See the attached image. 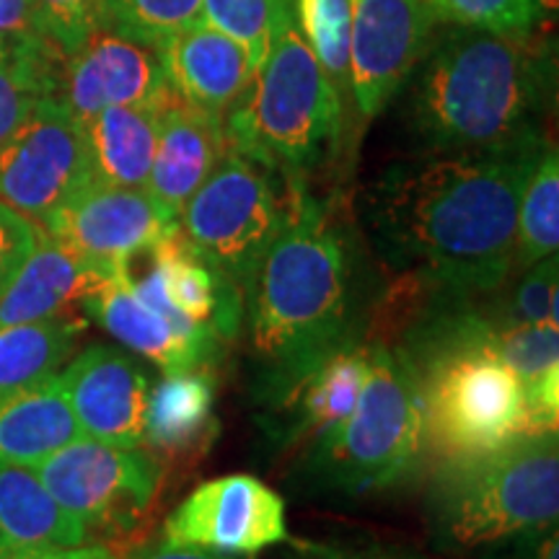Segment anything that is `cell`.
I'll return each instance as SVG.
<instances>
[{"mask_svg": "<svg viewBox=\"0 0 559 559\" xmlns=\"http://www.w3.org/2000/svg\"><path fill=\"white\" fill-rule=\"evenodd\" d=\"M293 0H202V21L247 50L254 73L267 60Z\"/></svg>", "mask_w": 559, "mask_h": 559, "instance_id": "obj_30", "label": "cell"}, {"mask_svg": "<svg viewBox=\"0 0 559 559\" xmlns=\"http://www.w3.org/2000/svg\"><path fill=\"white\" fill-rule=\"evenodd\" d=\"M83 311L130 353L151 360L164 373L207 368L218 360L221 334L185 317L171 304L156 267L140 280H132L130 267L122 270L83 304Z\"/></svg>", "mask_w": 559, "mask_h": 559, "instance_id": "obj_11", "label": "cell"}, {"mask_svg": "<svg viewBox=\"0 0 559 559\" xmlns=\"http://www.w3.org/2000/svg\"><path fill=\"white\" fill-rule=\"evenodd\" d=\"M34 469L62 510L86 526L91 539L135 526L164 485V464L153 451L117 449L83 436Z\"/></svg>", "mask_w": 559, "mask_h": 559, "instance_id": "obj_9", "label": "cell"}, {"mask_svg": "<svg viewBox=\"0 0 559 559\" xmlns=\"http://www.w3.org/2000/svg\"><path fill=\"white\" fill-rule=\"evenodd\" d=\"M226 148L221 117L181 102L171 91L160 111L158 143L145 190L171 218L179 221L181 207L221 164Z\"/></svg>", "mask_w": 559, "mask_h": 559, "instance_id": "obj_18", "label": "cell"}, {"mask_svg": "<svg viewBox=\"0 0 559 559\" xmlns=\"http://www.w3.org/2000/svg\"><path fill=\"white\" fill-rule=\"evenodd\" d=\"M166 99L109 107L91 117L88 122H83L91 166H94V181L115 187H143L145 190Z\"/></svg>", "mask_w": 559, "mask_h": 559, "instance_id": "obj_23", "label": "cell"}, {"mask_svg": "<svg viewBox=\"0 0 559 559\" xmlns=\"http://www.w3.org/2000/svg\"><path fill=\"white\" fill-rule=\"evenodd\" d=\"M130 559H251V557H230V555H215V551L194 549V547H179V544L156 542L148 547L138 549Z\"/></svg>", "mask_w": 559, "mask_h": 559, "instance_id": "obj_40", "label": "cell"}, {"mask_svg": "<svg viewBox=\"0 0 559 559\" xmlns=\"http://www.w3.org/2000/svg\"><path fill=\"white\" fill-rule=\"evenodd\" d=\"M169 94L160 47L111 24H102L62 62L60 99L81 122L102 109L164 102Z\"/></svg>", "mask_w": 559, "mask_h": 559, "instance_id": "obj_15", "label": "cell"}, {"mask_svg": "<svg viewBox=\"0 0 559 559\" xmlns=\"http://www.w3.org/2000/svg\"><path fill=\"white\" fill-rule=\"evenodd\" d=\"M293 559H428L415 549L391 544H306Z\"/></svg>", "mask_w": 559, "mask_h": 559, "instance_id": "obj_37", "label": "cell"}, {"mask_svg": "<svg viewBox=\"0 0 559 559\" xmlns=\"http://www.w3.org/2000/svg\"><path fill=\"white\" fill-rule=\"evenodd\" d=\"M428 415V449L440 459L474 456L523 436V383L479 340H451L407 355Z\"/></svg>", "mask_w": 559, "mask_h": 559, "instance_id": "obj_7", "label": "cell"}, {"mask_svg": "<svg viewBox=\"0 0 559 559\" xmlns=\"http://www.w3.org/2000/svg\"><path fill=\"white\" fill-rule=\"evenodd\" d=\"M402 124L412 153L506 151L544 138L555 99V50L528 34L456 26L436 34L404 83Z\"/></svg>", "mask_w": 559, "mask_h": 559, "instance_id": "obj_3", "label": "cell"}, {"mask_svg": "<svg viewBox=\"0 0 559 559\" xmlns=\"http://www.w3.org/2000/svg\"><path fill=\"white\" fill-rule=\"evenodd\" d=\"M66 58L47 39H0V145L47 96H60Z\"/></svg>", "mask_w": 559, "mask_h": 559, "instance_id": "obj_27", "label": "cell"}, {"mask_svg": "<svg viewBox=\"0 0 559 559\" xmlns=\"http://www.w3.org/2000/svg\"><path fill=\"white\" fill-rule=\"evenodd\" d=\"M557 430L515 436L500 449L440 459L428 485V521L438 547L474 551L557 526Z\"/></svg>", "mask_w": 559, "mask_h": 559, "instance_id": "obj_4", "label": "cell"}, {"mask_svg": "<svg viewBox=\"0 0 559 559\" xmlns=\"http://www.w3.org/2000/svg\"><path fill=\"white\" fill-rule=\"evenodd\" d=\"M215 428V381L207 368L169 370L148 394L143 449L185 453Z\"/></svg>", "mask_w": 559, "mask_h": 559, "instance_id": "obj_25", "label": "cell"}, {"mask_svg": "<svg viewBox=\"0 0 559 559\" xmlns=\"http://www.w3.org/2000/svg\"><path fill=\"white\" fill-rule=\"evenodd\" d=\"M107 24L164 47L202 19V0H104Z\"/></svg>", "mask_w": 559, "mask_h": 559, "instance_id": "obj_32", "label": "cell"}, {"mask_svg": "<svg viewBox=\"0 0 559 559\" xmlns=\"http://www.w3.org/2000/svg\"><path fill=\"white\" fill-rule=\"evenodd\" d=\"M345 102L298 32L293 5L275 45L223 117L228 148L285 179H306L340 151Z\"/></svg>", "mask_w": 559, "mask_h": 559, "instance_id": "obj_5", "label": "cell"}, {"mask_svg": "<svg viewBox=\"0 0 559 559\" xmlns=\"http://www.w3.org/2000/svg\"><path fill=\"white\" fill-rule=\"evenodd\" d=\"M368 342L353 340L324 358L304 379L272 402L277 419V438L283 443H319L349 417L366 379Z\"/></svg>", "mask_w": 559, "mask_h": 559, "instance_id": "obj_20", "label": "cell"}, {"mask_svg": "<svg viewBox=\"0 0 559 559\" xmlns=\"http://www.w3.org/2000/svg\"><path fill=\"white\" fill-rule=\"evenodd\" d=\"M260 400L277 402L347 342L360 340L358 251L334 210L288 179L283 228L243 290Z\"/></svg>", "mask_w": 559, "mask_h": 559, "instance_id": "obj_2", "label": "cell"}, {"mask_svg": "<svg viewBox=\"0 0 559 559\" xmlns=\"http://www.w3.org/2000/svg\"><path fill=\"white\" fill-rule=\"evenodd\" d=\"M293 16L345 102L349 96V0H293Z\"/></svg>", "mask_w": 559, "mask_h": 559, "instance_id": "obj_29", "label": "cell"}, {"mask_svg": "<svg viewBox=\"0 0 559 559\" xmlns=\"http://www.w3.org/2000/svg\"><path fill=\"white\" fill-rule=\"evenodd\" d=\"M83 438L117 449H143L148 370L111 345H88L60 370Z\"/></svg>", "mask_w": 559, "mask_h": 559, "instance_id": "obj_16", "label": "cell"}, {"mask_svg": "<svg viewBox=\"0 0 559 559\" xmlns=\"http://www.w3.org/2000/svg\"><path fill=\"white\" fill-rule=\"evenodd\" d=\"M285 210L288 179L226 148L221 164L181 207L177 226L202 260L243 296L283 228Z\"/></svg>", "mask_w": 559, "mask_h": 559, "instance_id": "obj_8", "label": "cell"}, {"mask_svg": "<svg viewBox=\"0 0 559 559\" xmlns=\"http://www.w3.org/2000/svg\"><path fill=\"white\" fill-rule=\"evenodd\" d=\"M37 239L39 228L0 202V293L9 288L11 280L16 277L21 264L37 247Z\"/></svg>", "mask_w": 559, "mask_h": 559, "instance_id": "obj_36", "label": "cell"}, {"mask_svg": "<svg viewBox=\"0 0 559 559\" xmlns=\"http://www.w3.org/2000/svg\"><path fill=\"white\" fill-rule=\"evenodd\" d=\"M166 296L198 324L213 326L223 340L236 337L241 321V293L202 260L179 228L148 251Z\"/></svg>", "mask_w": 559, "mask_h": 559, "instance_id": "obj_24", "label": "cell"}, {"mask_svg": "<svg viewBox=\"0 0 559 559\" xmlns=\"http://www.w3.org/2000/svg\"><path fill=\"white\" fill-rule=\"evenodd\" d=\"M489 347L513 368L523 389L559 376V324H506L495 317Z\"/></svg>", "mask_w": 559, "mask_h": 559, "instance_id": "obj_31", "label": "cell"}, {"mask_svg": "<svg viewBox=\"0 0 559 559\" xmlns=\"http://www.w3.org/2000/svg\"><path fill=\"white\" fill-rule=\"evenodd\" d=\"M430 0H349V99L366 120L400 96L438 34Z\"/></svg>", "mask_w": 559, "mask_h": 559, "instance_id": "obj_12", "label": "cell"}, {"mask_svg": "<svg viewBox=\"0 0 559 559\" xmlns=\"http://www.w3.org/2000/svg\"><path fill=\"white\" fill-rule=\"evenodd\" d=\"M130 264H104L81 257L41 234L11 285L0 293V326L70 317Z\"/></svg>", "mask_w": 559, "mask_h": 559, "instance_id": "obj_17", "label": "cell"}, {"mask_svg": "<svg viewBox=\"0 0 559 559\" xmlns=\"http://www.w3.org/2000/svg\"><path fill=\"white\" fill-rule=\"evenodd\" d=\"M0 559H122L115 549L107 544H81V547L70 549H50V551H32V555H16V557H0Z\"/></svg>", "mask_w": 559, "mask_h": 559, "instance_id": "obj_41", "label": "cell"}, {"mask_svg": "<svg viewBox=\"0 0 559 559\" xmlns=\"http://www.w3.org/2000/svg\"><path fill=\"white\" fill-rule=\"evenodd\" d=\"M513 547V559H559V531L557 526L515 536L506 542Z\"/></svg>", "mask_w": 559, "mask_h": 559, "instance_id": "obj_39", "label": "cell"}, {"mask_svg": "<svg viewBox=\"0 0 559 559\" xmlns=\"http://www.w3.org/2000/svg\"><path fill=\"white\" fill-rule=\"evenodd\" d=\"M531 3H534L536 13H539L542 24H547V21H555V19H557L559 0H531Z\"/></svg>", "mask_w": 559, "mask_h": 559, "instance_id": "obj_42", "label": "cell"}, {"mask_svg": "<svg viewBox=\"0 0 559 559\" xmlns=\"http://www.w3.org/2000/svg\"><path fill=\"white\" fill-rule=\"evenodd\" d=\"M41 34L62 58H70L91 34L107 24L104 0H34Z\"/></svg>", "mask_w": 559, "mask_h": 559, "instance_id": "obj_35", "label": "cell"}, {"mask_svg": "<svg viewBox=\"0 0 559 559\" xmlns=\"http://www.w3.org/2000/svg\"><path fill=\"white\" fill-rule=\"evenodd\" d=\"M86 332L81 317L0 326V396L60 373Z\"/></svg>", "mask_w": 559, "mask_h": 559, "instance_id": "obj_26", "label": "cell"}, {"mask_svg": "<svg viewBox=\"0 0 559 559\" xmlns=\"http://www.w3.org/2000/svg\"><path fill=\"white\" fill-rule=\"evenodd\" d=\"M160 52L174 94L221 120L254 75V66L239 41L202 19L166 39Z\"/></svg>", "mask_w": 559, "mask_h": 559, "instance_id": "obj_19", "label": "cell"}, {"mask_svg": "<svg viewBox=\"0 0 559 559\" xmlns=\"http://www.w3.org/2000/svg\"><path fill=\"white\" fill-rule=\"evenodd\" d=\"M81 438L60 373L0 396V461L37 466Z\"/></svg>", "mask_w": 559, "mask_h": 559, "instance_id": "obj_22", "label": "cell"}, {"mask_svg": "<svg viewBox=\"0 0 559 559\" xmlns=\"http://www.w3.org/2000/svg\"><path fill=\"white\" fill-rule=\"evenodd\" d=\"M94 181L83 122L47 96L0 145V202L41 228Z\"/></svg>", "mask_w": 559, "mask_h": 559, "instance_id": "obj_10", "label": "cell"}, {"mask_svg": "<svg viewBox=\"0 0 559 559\" xmlns=\"http://www.w3.org/2000/svg\"><path fill=\"white\" fill-rule=\"evenodd\" d=\"M288 539L285 500L251 474L202 481L164 523V542L230 557H254Z\"/></svg>", "mask_w": 559, "mask_h": 559, "instance_id": "obj_13", "label": "cell"}, {"mask_svg": "<svg viewBox=\"0 0 559 559\" xmlns=\"http://www.w3.org/2000/svg\"><path fill=\"white\" fill-rule=\"evenodd\" d=\"M547 143L485 153H412L366 190L362 213L379 254L438 296L481 298L515 272L523 181Z\"/></svg>", "mask_w": 559, "mask_h": 559, "instance_id": "obj_1", "label": "cell"}, {"mask_svg": "<svg viewBox=\"0 0 559 559\" xmlns=\"http://www.w3.org/2000/svg\"><path fill=\"white\" fill-rule=\"evenodd\" d=\"M0 39H47L34 0H0Z\"/></svg>", "mask_w": 559, "mask_h": 559, "instance_id": "obj_38", "label": "cell"}, {"mask_svg": "<svg viewBox=\"0 0 559 559\" xmlns=\"http://www.w3.org/2000/svg\"><path fill=\"white\" fill-rule=\"evenodd\" d=\"M559 249V153L555 143L544 148L523 181L515 221V272L555 257Z\"/></svg>", "mask_w": 559, "mask_h": 559, "instance_id": "obj_28", "label": "cell"}, {"mask_svg": "<svg viewBox=\"0 0 559 559\" xmlns=\"http://www.w3.org/2000/svg\"><path fill=\"white\" fill-rule=\"evenodd\" d=\"M508 296L495 300L492 309L506 324H559V260H547L531 264L526 270L513 272Z\"/></svg>", "mask_w": 559, "mask_h": 559, "instance_id": "obj_33", "label": "cell"}, {"mask_svg": "<svg viewBox=\"0 0 559 559\" xmlns=\"http://www.w3.org/2000/svg\"><path fill=\"white\" fill-rule=\"evenodd\" d=\"M428 415L417 368L389 342H368L366 379L340 428L311 445L319 485L376 495L407 485L428 456Z\"/></svg>", "mask_w": 559, "mask_h": 559, "instance_id": "obj_6", "label": "cell"}, {"mask_svg": "<svg viewBox=\"0 0 559 559\" xmlns=\"http://www.w3.org/2000/svg\"><path fill=\"white\" fill-rule=\"evenodd\" d=\"M177 228V218L143 187L91 181L39 230L86 260L130 264L132 257L148 254Z\"/></svg>", "mask_w": 559, "mask_h": 559, "instance_id": "obj_14", "label": "cell"}, {"mask_svg": "<svg viewBox=\"0 0 559 559\" xmlns=\"http://www.w3.org/2000/svg\"><path fill=\"white\" fill-rule=\"evenodd\" d=\"M456 26L489 34H528L542 24L531 0H430Z\"/></svg>", "mask_w": 559, "mask_h": 559, "instance_id": "obj_34", "label": "cell"}, {"mask_svg": "<svg viewBox=\"0 0 559 559\" xmlns=\"http://www.w3.org/2000/svg\"><path fill=\"white\" fill-rule=\"evenodd\" d=\"M94 542L81 521L62 510L32 466L0 461V557L70 549Z\"/></svg>", "mask_w": 559, "mask_h": 559, "instance_id": "obj_21", "label": "cell"}]
</instances>
